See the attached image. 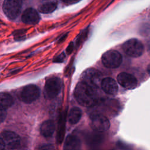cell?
<instances>
[{
  "label": "cell",
  "instance_id": "obj_1",
  "mask_svg": "<svg viewBox=\"0 0 150 150\" xmlns=\"http://www.w3.org/2000/svg\"><path fill=\"white\" fill-rule=\"evenodd\" d=\"M96 89L83 81L79 82L74 90V96L77 101L84 107L95 105L98 100Z\"/></svg>",
  "mask_w": 150,
  "mask_h": 150
},
{
  "label": "cell",
  "instance_id": "obj_2",
  "mask_svg": "<svg viewBox=\"0 0 150 150\" xmlns=\"http://www.w3.org/2000/svg\"><path fill=\"white\" fill-rule=\"evenodd\" d=\"M21 145L19 136L14 132L4 131L0 136V149H17Z\"/></svg>",
  "mask_w": 150,
  "mask_h": 150
},
{
  "label": "cell",
  "instance_id": "obj_3",
  "mask_svg": "<svg viewBox=\"0 0 150 150\" xmlns=\"http://www.w3.org/2000/svg\"><path fill=\"white\" fill-rule=\"evenodd\" d=\"M22 6V0H4L2 9L8 19L13 20L20 13Z\"/></svg>",
  "mask_w": 150,
  "mask_h": 150
},
{
  "label": "cell",
  "instance_id": "obj_4",
  "mask_svg": "<svg viewBox=\"0 0 150 150\" xmlns=\"http://www.w3.org/2000/svg\"><path fill=\"white\" fill-rule=\"evenodd\" d=\"M122 49L128 56L132 57H138L142 54L144 46L139 40L133 38L123 43Z\"/></svg>",
  "mask_w": 150,
  "mask_h": 150
},
{
  "label": "cell",
  "instance_id": "obj_5",
  "mask_svg": "<svg viewBox=\"0 0 150 150\" xmlns=\"http://www.w3.org/2000/svg\"><path fill=\"white\" fill-rule=\"evenodd\" d=\"M82 81L98 88L101 87L103 81V75L100 71L94 68H89L86 70L81 76Z\"/></svg>",
  "mask_w": 150,
  "mask_h": 150
},
{
  "label": "cell",
  "instance_id": "obj_6",
  "mask_svg": "<svg viewBox=\"0 0 150 150\" xmlns=\"http://www.w3.org/2000/svg\"><path fill=\"white\" fill-rule=\"evenodd\" d=\"M62 87V80L56 77L46 80L44 87V94L46 98H53L60 92Z\"/></svg>",
  "mask_w": 150,
  "mask_h": 150
},
{
  "label": "cell",
  "instance_id": "obj_7",
  "mask_svg": "<svg viewBox=\"0 0 150 150\" xmlns=\"http://www.w3.org/2000/svg\"><path fill=\"white\" fill-rule=\"evenodd\" d=\"M103 64L107 68L115 69L119 67L122 62V57L120 52L111 50L105 52L101 58Z\"/></svg>",
  "mask_w": 150,
  "mask_h": 150
},
{
  "label": "cell",
  "instance_id": "obj_8",
  "mask_svg": "<svg viewBox=\"0 0 150 150\" xmlns=\"http://www.w3.org/2000/svg\"><path fill=\"white\" fill-rule=\"evenodd\" d=\"M90 125L94 131L103 132L109 129L110 123L106 117L102 114H96L91 117Z\"/></svg>",
  "mask_w": 150,
  "mask_h": 150
},
{
  "label": "cell",
  "instance_id": "obj_9",
  "mask_svg": "<svg viewBox=\"0 0 150 150\" xmlns=\"http://www.w3.org/2000/svg\"><path fill=\"white\" fill-rule=\"evenodd\" d=\"M40 96L39 88L34 84L24 87L21 93V99L25 103H31L36 101Z\"/></svg>",
  "mask_w": 150,
  "mask_h": 150
},
{
  "label": "cell",
  "instance_id": "obj_10",
  "mask_svg": "<svg viewBox=\"0 0 150 150\" xmlns=\"http://www.w3.org/2000/svg\"><path fill=\"white\" fill-rule=\"evenodd\" d=\"M118 83L124 88L126 89L132 90L135 88L137 86V80L132 74L122 72L118 74L117 77Z\"/></svg>",
  "mask_w": 150,
  "mask_h": 150
},
{
  "label": "cell",
  "instance_id": "obj_11",
  "mask_svg": "<svg viewBox=\"0 0 150 150\" xmlns=\"http://www.w3.org/2000/svg\"><path fill=\"white\" fill-rule=\"evenodd\" d=\"M21 19L26 24L36 25L39 22L40 16L36 9L32 8H29L23 11Z\"/></svg>",
  "mask_w": 150,
  "mask_h": 150
},
{
  "label": "cell",
  "instance_id": "obj_12",
  "mask_svg": "<svg viewBox=\"0 0 150 150\" xmlns=\"http://www.w3.org/2000/svg\"><path fill=\"white\" fill-rule=\"evenodd\" d=\"M101 87L107 94L110 95H115L118 90V87L115 80L111 77H105L103 79Z\"/></svg>",
  "mask_w": 150,
  "mask_h": 150
},
{
  "label": "cell",
  "instance_id": "obj_13",
  "mask_svg": "<svg viewBox=\"0 0 150 150\" xmlns=\"http://www.w3.org/2000/svg\"><path fill=\"white\" fill-rule=\"evenodd\" d=\"M56 129L55 124L52 120H47L44 121L40 128V131L42 135L48 138L51 137L54 132Z\"/></svg>",
  "mask_w": 150,
  "mask_h": 150
},
{
  "label": "cell",
  "instance_id": "obj_14",
  "mask_svg": "<svg viewBox=\"0 0 150 150\" xmlns=\"http://www.w3.org/2000/svg\"><path fill=\"white\" fill-rule=\"evenodd\" d=\"M81 147V141L79 137L74 135H69L64 142V149H76Z\"/></svg>",
  "mask_w": 150,
  "mask_h": 150
},
{
  "label": "cell",
  "instance_id": "obj_15",
  "mask_svg": "<svg viewBox=\"0 0 150 150\" xmlns=\"http://www.w3.org/2000/svg\"><path fill=\"white\" fill-rule=\"evenodd\" d=\"M57 4L54 1H47L42 3L38 7V10L42 13L53 12L57 8Z\"/></svg>",
  "mask_w": 150,
  "mask_h": 150
},
{
  "label": "cell",
  "instance_id": "obj_16",
  "mask_svg": "<svg viewBox=\"0 0 150 150\" xmlns=\"http://www.w3.org/2000/svg\"><path fill=\"white\" fill-rule=\"evenodd\" d=\"M81 115V110L78 107H73L70 110L69 112L68 121L71 124H76L80 121Z\"/></svg>",
  "mask_w": 150,
  "mask_h": 150
},
{
  "label": "cell",
  "instance_id": "obj_17",
  "mask_svg": "<svg viewBox=\"0 0 150 150\" xmlns=\"http://www.w3.org/2000/svg\"><path fill=\"white\" fill-rule=\"evenodd\" d=\"M13 104L12 97L7 93H1L0 96V107L3 109H7Z\"/></svg>",
  "mask_w": 150,
  "mask_h": 150
},
{
  "label": "cell",
  "instance_id": "obj_18",
  "mask_svg": "<svg viewBox=\"0 0 150 150\" xmlns=\"http://www.w3.org/2000/svg\"><path fill=\"white\" fill-rule=\"evenodd\" d=\"M94 131V132H91L87 136V142L90 146H96L100 144L103 140L102 135L100 134L101 132Z\"/></svg>",
  "mask_w": 150,
  "mask_h": 150
},
{
  "label": "cell",
  "instance_id": "obj_19",
  "mask_svg": "<svg viewBox=\"0 0 150 150\" xmlns=\"http://www.w3.org/2000/svg\"><path fill=\"white\" fill-rule=\"evenodd\" d=\"M140 34L142 36H147L150 33V24L145 23L142 25L139 30Z\"/></svg>",
  "mask_w": 150,
  "mask_h": 150
},
{
  "label": "cell",
  "instance_id": "obj_20",
  "mask_svg": "<svg viewBox=\"0 0 150 150\" xmlns=\"http://www.w3.org/2000/svg\"><path fill=\"white\" fill-rule=\"evenodd\" d=\"M6 116V109L1 108V113H0V117H1V122H2L5 119Z\"/></svg>",
  "mask_w": 150,
  "mask_h": 150
},
{
  "label": "cell",
  "instance_id": "obj_21",
  "mask_svg": "<svg viewBox=\"0 0 150 150\" xmlns=\"http://www.w3.org/2000/svg\"><path fill=\"white\" fill-rule=\"evenodd\" d=\"M73 47H74L73 43V42H71V43L69 45V46H68V47H67V49H66V52H67V53L68 54H70V53H71V52L73 51Z\"/></svg>",
  "mask_w": 150,
  "mask_h": 150
},
{
  "label": "cell",
  "instance_id": "obj_22",
  "mask_svg": "<svg viewBox=\"0 0 150 150\" xmlns=\"http://www.w3.org/2000/svg\"><path fill=\"white\" fill-rule=\"evenodd\" d=\"M61 1L67 4H73L78 2L80 0H61Z\"/></svg>",
  "mask_w": 150,
  "mask_h": 150
},
{
  "label": "cell",
  "instance_id": "obj_23",
  "mask_svg": "<svg viewBox=\"0 0 150 150\" xmlns=\"http://www.w3.org/2000/svg\"><path fill=\"white\" fill-rule=\"evenodd\" d=\"M147 49L150 52V40L148 41V42L147 43Z\"/></svg>",
  "mask_w": 150,
  "mask_h": 150
},
{
  "label": "cell",
  "instance_id": "obj_24",
  "mask_svg": "<svg viewBox=\"0 0 150 150\" xmlns=\"http://www.w3.org/2000/svg\"><path fill=\"white\" fill-rule=\"evenodd\" d=\"M147 72L149 74H150V64L148 66V67H147Z\"/></svg>",
  "mask_w": 150,
  "mask_h": 150
}]
</instances>
